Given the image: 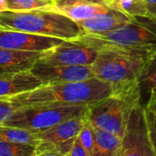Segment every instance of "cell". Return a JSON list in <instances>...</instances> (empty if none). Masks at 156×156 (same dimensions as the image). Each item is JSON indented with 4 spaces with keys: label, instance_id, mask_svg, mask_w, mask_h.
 <instances>
[{
    "label": "cell",
    "instance_id": "1",
    "mask_svg": "<svg viewBox=\"0 0 156 156\" xmlns=\"http://www.w3.org/2000/svg\"><path fill=\"white\" fill-rule=\"evenodd\" d=\"M112 92V84L92 77L79 81L41 85L8 100L18 107L40 103L90 107L105 99Z\"/></svg>",
    "mask_w": 156,
    "mask_h": 156
},
{
    "label": "cell",
    "instance_id": "2",
    "mask_svg": "<svg viewBox=\"0 0 156 156\" xmlns=\"http://www.w3.org/2000/svg\"><path fill=\"white\" fill-rule=\"evenodd\" d=\"M97 51L117 49L150 55L156 48V23L134 18L131 23L102 34L81 33L69 39Z\"/></svg>",
    "mask_w": 156,
    "mask_h": 156
},
{
    "label": "cell",
    "instance_id": "3",
    "mask_svg": "<svg viewBox=\"0 0 156 156\" xmlns=\"http://www.w3.org/2000/svg\"><path fill=\"white\" fill-rule=\"evenodd\" d=\"M0 27L69 40L82 31L77 22L55 9L0 11Z\"/></svg>",
    "mask_w": 156,
    "mask_h": 156
},
{
    "label": "cell",
    "instance_id": "4",
    "mask_svg": "<svg viewBox=\"0 0 156 156\" xmlns=\"http://www.w3.org/2000/svg\"><path fill=\"white\" fill-rule=\"evenodd\" d=\"M142 101L139 81L112 88V92L87 110L88 121L93 127L123 136L133 111Z\"/></svg>",
    "mask_w": 156,
    "mask_h": 156
},
{
    "label": "cell",
    "instance_id": "5",
    "mask_svg": "<svg viewBox=\"0 0 156 156\" xmlns=\"http://www.w3.org/2000/svg\"><path fill=\"white\" fill-rule=\"evenodd\" d=\"M150 55L117 49L99 50L90 65L93 77L112 84V88L139 81Z\"/></svg>",
    "mask_w": 156,
    "mask_h": 156
},
{
    "label": "cell",
    "instance_id": "6",
    "mask_svg": "<svg viewBox=\"0 0 156 156\" xmlns=\"http://www.w3.org/2000/svg\"><path fill=\"white\" fill-rule=\"evenodd\" d=\"M88 108V106L54 103L26 105L18 107L11 117L2 124L37 133L63 121L79 116L84 113Z\"/></svg>",
    "mask_w": 156,
    "mask_h": 156
},
{
    "label": "cell",
    "instance_id": "7",
    "mask_svg": "<svg viewBox=\"0 0 156 156\" xmlns=\"http://www.w3.org/2000/svg\"><path fill=\"white\" fill-rule=\"evenodd\" d=\"M121 156H154L145 119V109L142 103L133 111L122 136Z\"/></svg>",
    "mask_w": 156,
    "mask_h": 156
},
{
    "label": "cell",
    "instance_id": "8",
    "mask_svg": "<svg viewBox=\"0 0 156 156\" xmlns=\"http://www.w3.org/2000/svg\"><path fill=\"white\" fill-rule=\"evenodd\" d=\"M98 51L93 48L71 40H64L59 45L42 52L37 62L57 66L91 65Z\"/></svg>",
    "mask_w": 156,
    "mask_h": 156
},
{
    "label": "cell",
    "instance_id": "9",
    "mask_svg": "<svg viewBox=\"0 0 156 156\" xmlns=\"http://www.w3.org/2000/svg\"><path fill=\"white\" fill-rule=\"evenodd\" d=\"M63 41L58 37L0 27V47L5 48L42 53Z\"/></svg>",
    "mask_w": 156,
    "mask_h": 156
},
{
    "label": "cell",
    "instance_id": "10",
    "mask_svg": "<svg viewBox=\"0 0 156 156\" xmlns=\"http://www.w3.org/2000/svg\"><path fill=\"white\" fill-rule=\"evenodd\" d=\"M30 71L41 80L42 85L79 81L93 77L90 65L57 66L37 61Z\"/></svg>",
    "mask_w": 156,
    "mask_h": 156
},
{
    "label": "cell",
    "instance_id": "11",
    "mask_svg": "<svg viewBox=\"0 0 156 156\" xmlns=\"http://www.w3.org/2000/svg\"><path fill=\"white\" fill-rule=\"evenodd\" d=\"M87 122L88 116L86 111L79 116L68 119L47 130L36 133L37 144L38 142L60 144L74 139L79 135L80 130Z\"/></svg>",
    "mask_w": 156,
    "mask_h": 156
},
{
    "label": "cell",
    "instance_id": "12",
    "mask_svg": "<svg viewBox=\"0 0 156 156\" xmlns=\"http://www.w3.org/2000/svg\"><path fill=\"white\" fill-rule=\"evenodd\" d=\"M40 55V52L16 50L0 47V77L31 70Z\"/></svg>",
    "mask_w": 156,
    "mask_h": 156
},
{
    "label": "cell",
    "instance_id": "13",
    "mask_svg": "<svg viewBox=\"0 0 156 156\" xmlns=\"http://www.w3.org/2000/svg\"><path fill=\"white\" fill-rule=\"evenodd\" d=\"M133 19V17H131L116 9H112L108 13L80 20L77 23L82 33L102 34L122 27L131 23Z\"/></svg>",
    "mask_w": 156,
    "mask_h": 156
},
{
    "label": "cell",
    "instance_id": "14",
    "mask_svg": "<svg viewBox=\"0 0 156 156\" xmlns=\"http://www.w3.org/2000/svg\"><path fill=\"white\" fill-rule=\"evenodd\" d=\"M41 85V80L30 70L0 77V99H9L20 93L30 91Z\"/></svg>",
    "mask_w": 156,
    "mask_h": 156
},
{
    "label": "cell",
    "instance_id": "15",
    "mask_svg": "<svg viewBox=\"0 0 156 156\" xmlns=\"http://www.w3.org/2000/svg\"><path fill=\"white\" fill-rule=\"evenodd\" d=\"M52 9H55V10L66 15L67 16H69V18L74 20L75 22H78L80 20L90 18L92 16H98L101 14L108 13L113 8H112L108 5L100 4V3H96V2L79 1V2H75V3L66 5V6L56 7V8H52Z\"/></svg>",
    "mask_w": 156,
    "mask_h": 156
},
{
    "label": "cell",
    "instance_id": "16",
    "mask_svg": "<svg viewBox=\"0 0 156 156\" xmlns=\"http://www.w3.org/2000/svg\"><path fill=\"white\" fill-rule=\"evenodd\" d=\"M122 137L113 133L94 127L92 156H121Z\"/></svg>",
    "mask_w": 156,
    "mask_h": 156
},
{
    "label": "cell",
    "instance_id": "17",
    "mask_svg": "<svg viewBox=\"0 0 156 156\" xmlns=\"http://www.w3.org/2000/svg\"><path fill=\"white\" fill-rule=\"evenodd\" d=\"M140 89L143 95H150L156 91V48L149 56L139 78Z\"/></svg>",
    "mask_w": 156,
    "mask_h": 156
},
{
    "label": "cell",
    "instance_id": "18",
    "mask_svg": "<svg viewBox=\"0 0 156 156\" xmlns=\"http://www.w3.org/2000/svg\"><path fill=\"white\" fill-rule=\"evenodd\" d=\"M110 6L133 18H147L145 0H112Z\"/></svg>",
    "mask_w": 156,
    "mask_h": 156
},
{
    "label": "cell",
    "instance_id": "19",
    "mask_svg": "<svg viewBox=\"0 0 156 156\" xmlns=\"http://www.w3.org/2000/svg\"><path fill=\"white\" fill-rule=\"evenodd\" d=\"M16 142L21 144H37L36 133L28 130L0 124V142Z\"/></svg>",
    "mask_w": 156,
    "mask_h": 156
},
{
    "label": "cell",
    "instance_id": "20",
    "mask_svg": "<svg viewBox=\"0 0 156 156\" xmlns=\"http://www.w3.org/2000/svg\"><path fill=\"white\" fill-rule=\"evenodd\" d=\"M7 10L30 11L37 9H50L53 7V0H5Z\"/></svg>",
    "mask_w": 156,
    "mask_h": 156
},
{
    "label": "cell",
    "instance_id": "21",
    "mask_svg": "<svg viewBox=\"0 0 156 156\" xmlns=\"http://www.w3.org/2000/svg\"><path fill=\"white\" fill-rule=\"evenodd\" d=\"M0 156H35V145L16 142H0Z\"/></svg>",
    "mask_w": 156,
    "mask_h": 156
},
{
    "label": "cell",
    "instance_id": "22",
    "mask_svg": "<svg viewBox=\"0 0 156 156\" xmlns=\"http://www.w3.org/2000/svg\"><path fill=\"white\" fill-rule=\"evenodd\" d=\"M78 138L84 146L86 152L88 153V155L92 156L94 147V127L89 121L84 124V126L80 130Z\"/></svg>",
    "mask_w": 156,
    "mask_h": 156
},
{
    "label": "cell",
    "instance_id": "23",
    "mask_svg": "<svg viewBox=\"0 0 156 156\" xmlns=\"http://www.w3.org/2000/svg\"><path fill=\"white\" fill-rule=\"evenodd\" d=\"M144 109H145V119H146L149 139L154 156H156V114L154 112H153L146 105L144 106Z\"/></svg>",
    "mask_w": 156,
    "mask_h": 156
},
{
    "label": "cell",
    "instance_id": "24",
    "mask_svg": "<svg viewBox=\"0 0 156 156\" xmlns=\"http://www.w3.org/2000/svg\"><path fill=\"white\" fill-rule=\"evenodd\" d=\"M18 106L8 99H0V124L7 121Z\"/></svg>",
    "mask_w": 156,
    "mask_h": 156
},
{
    "label": "cell",
    "instance_id": "25",
    "mask_svg": "<svg viewBox=\"0 0 156 156\" xmlns=\"http://www.w3.org/2000/svg\"><path fill=\"white\" fill-rule=\"evenodd\" d=\"M69 156H89L88 153L86 152L84 146L82 145V144L80 143V141L79 140L78 136L75 138L72 147L70 149L69 154Z\"/></svg>",
    "mask_w": 156,
    "mask_h": 156
},
{
    "label": "cell",
    "instance_id": "26",
    "mask_svg": "<svg viewBox=\"0 0 156 156\" xmlns=\"http://www.w3.org/2000/svg\"><path fill=\"white\" fill-rule=\"evenodd\" d=\"M147 5V19L156 23V0H145Z\"/></svg>",
    "mask_w": 156,
    "mask_h": 156
},
{
    "label": "cell",
    "instance_id": "27",
    "mask_svg": "<svg viewBox=\"0 0 156 156\" xmlns=\"http://www.w3.org/2000/svg\"><path fill=\"white\" fill-rule=\"evenodd\" d=\"M145 105L149 107L153 112H154L156 114V91H152L150 93L148 101Z\"/></svg>",
    "mask_w": 156,
    "mask_h": 156
},
{
    "label": "cell",
    "instance_id": "28",
    "mask_svg": "<svg viewBox=\"0 0 156 156\" xmlns=\"http://www.w3.org/2000/svg\"><path fill=\"white\" fill-rule=\"evenodd\" d=\"M5 10H7L5 1V0H0V11H5Z\"/></svg>",
    "mask_w": 156,
    "mask_h": 156
},
{
    "label": "cell",
    "instance_id": "29",
    "mask_svg": "<svg viewBox=\"0 0 156 156\" xmlns=\"http://www.w3.org/2000/svg\"><path fill=\"white\" fill-rule=\"evenodd\" d=\"M54 1V4L55 3H58V2H60V1H62V0H53Z\"/></svg>",
    "mask_w": 156,
    "mask_h": 156
},
{
    "label": "cell",
    "instance_id": "30",
    "mask_svg": "<svg viewBox=\"0 0 156 156\" xmlns=\"http://www.w3.org/2000/svg\"><path fill=\"white\" fill-rule=\"evenodd\" d=\"M106 1H108V3H109V5H110V4H111V1H112V0H106Z\"/></svg>",
    "mask_w": 156,
    "mask_h": 156
}]
</instances>
